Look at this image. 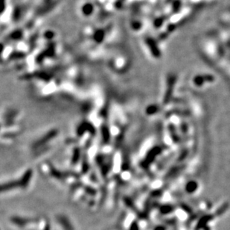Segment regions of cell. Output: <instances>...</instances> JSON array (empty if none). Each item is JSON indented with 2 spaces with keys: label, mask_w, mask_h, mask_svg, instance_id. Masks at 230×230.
I'll return each instance as SVG.
<instances>
[{
  "label": "cell",
  "mask_w": 230,
  "mask_h": 230,
  "mask_svg": "<svg viewBox=\"0 0 230 230\" xmlns=\"http://www.w3.org/2000/svg\"><path fill=\"white\" fill-rule=\"evenodd\" d=\"M175 82H176V78L175 76H171V78L168 79V89L166 90V95H165L164 98V102L165 103H168L170 102V100H171V97H172L173 91H174V88L175 85Z\"/></svg>",
  "instance_id": "6da1fadb"
},
{
  "label": "cell",
  "mask_w": 230,
  "mask_h": 230,
  "mask_svg": "<svg viewBox=\"0 0 230 230\" xmlns=\"http://www.w3.org/2000/svg\"><path fill=\"white\" fill-rule=\"evenodd\" d=\"M214 81V77L211 75H197L194 78V83L196 86H202L205 82H211Z\"/></svg>",
  "instance_id": "7a4b0ae2"
},
{
  "label": "cell",
  "mask_w": 230,
  "mask_h": 230,
  "mask_svg": "<svg viewBox=\"0 0 230 230\" xmlns=\"http://www.w3.org/2000/svg\"><path fill=\"white\" fill-rule=\"evenodd\" d=\"M198 184L197 182L194 180L189 181L187 184H186V191L188 194H193L197 190Z\"/></svg>",
  "instance_id": "3957f363"
},
{
  "label": "cell",
  "mask_w": 230,
  "mask_h": 230,
  "mask_svg": "<svg viewBox=\"0 0 230 230\" xmlns=\"http://www.w3.org/2000/svg\"><path fill=\"white\" fill-rule=\"evenodd\" d=\"M214 218V216L212 214H207V215L203 216V217L200 218V220L199 221V222L197 223V229H201L203 228L206 225V223L209 222L210 221Z\"/></svg>",
  "instance_id": "277c9868"
},
{
  "label": "cell",
  "mask_w": 230,
  "mask_h": 230,
  "mask_svg": "<svg viewBox=\"0 0 230 230\" xmlns=\"http://www.w3.org/2000/svg\"><path fill=\"white\" fill-rule=\"evenodd\" d=\"M169 131L170 133H171V138H172V141H174L175 143H178L179 141V137L178 136L177 134H176V127L174 126V125H170L169 126Z\"/></svg>",
  "instance_id": "5b68a950"
},
{
  "label": "cell",
  "mask_w": 230,
  "mask_h": 230,
  "mask_svg": "<svg viewBox=\"0 0 230 230\" xmlns=\"http://www.w3.org/2000/svg\"><path fill=\"white\" fill-rule=\"evenodd\" d=\"M229 203H225L224 204H223L222 206L219 208V209H218V210L216 211L215 214L218 216L222 215L223 213H224L225 211H226V210L229 209Z\"/></svg>",
  "instance_id": "8992f818"
},
{
  "label": "cell",
  "mask_w": 230,
  "mask_h": 230,
  "mask_svg": "<svg viewBox=\"0 0 230 230\" xmlns=\"http://www.w3.org/2000/svg\"><path fill=\"white\" fill-rule=\"evenodd\" d=\"M173 209H174V207H173V206H170V205H167V206H163L162 209V211L164 213H169V212H171Z\"/></svg>",
  "instance_id": "52a82bcc"
},
{
  "label": "cell",
  "mask_w": 230,
  "mask_h": 230,
  "mask_svg": "<svg viewBox=\"0 0 230 230\" xmlns=\"http://www.w3.org/2000/svg\"><path fill=\"white\" fill-rule=\"evenodd\" d=\"M180 129L182 131V132H183L184 135H186V133H187L188 132V125L186 123V122H183V123H181V126H180Z\"/></svg>",
  "instance_id": "ba28073f"
},
{
  "label": "cell",
  "mask_w": 230,
  "mask_h": 230,
  "mask_svg": "<svg viewBox=\"0 0 230 230\" xmlns=\"http://www.w3.org/2000/svg\"><path fill=\"white\" fill-rule=\"evenodd\" d=\"M181 208L185 211H186L187 212H191V209L186 204H181Z\"/></svg>",
  "instance_id": "9c48e42d"
}]
</instances>
